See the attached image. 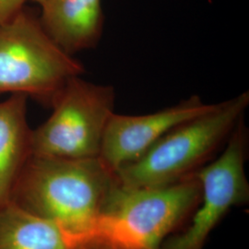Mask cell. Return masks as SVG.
Returning <instances> with one entry per match:
<instances>
[{
	"instance_id": "obj_8",
	"label": "cell",
	"mask_w": 249,
	"mask_h": 249,
	"mask_svg": "<svg viewBox=\"0 0 249 249\" xmlns=\"http://www.w3.org/2000/svg\"><path fill=\"white\" fill-rule=\"evenodd\" d=\"M41 23L53 41L71 54L96 47L103 35L102 0H46Z\"/></svg>"
},
{
	"instance_id": "obj_10",
	"label": "cell",
	"mask_w": 249,
	"mask_h": 249,
	"mask_svg": "<svg viewBox=\"0 0 249 249\" xmlns=\"http://www.w3.org/2000/svg\"><path fill=\"white\" fill-rule=\"evenodd\" d=\"M84 243L11 201L0 205V249H81Z\"/></svg>"
},
{
	"instance_id": "obj_7",
	"label": "cell",
	"mask_w": 249,
	"mask_h": 249,
	"mask_svg": "<svg viewBox=\"0 0 249 249\" xmlns=\"http://www.w3.org/2000/svg\"><path fill=\"white\" fill-rule=\"evenodd\" d=\"M214 106L192 95L175 106L147 115L114 113L107 124L99 158L116 172L142 157L171 129L209 112Z\"/></svg>"
},
{
	"instance_id": "obj_13",
	"label": "cell",
	"mask_w": 249,
	"mask_h": 249,
	"mask_svg": "<svg viewBox=\"0 0 249 249\" xmlns=\"http://www.w3.org/2000/svg\"><path fill=\"white\" fill-rule=\"evenodd\" d=\"M30 1H33V2H36L37 4H39L40 6L42 5V4H44L46 0H30Z\"/></svg>"
},
{
	"instance_id": "obj_3",
	"label": "cell",
	"mask_w": 249,
	"mask_h": 249,
	"mask_svg": "<svg viewBox=\"0 0 249 249\" xmlns=\"http://www.w3.org/2000/svg\"><path fill=\"white\" fill-rule=\"evenodd\" d=\"M201 186L196 176L161 187L117 183L108 196L95 235L142 249H160L196 212Z\"/></svg>"
},
{
	"instance_id": "obj_12",
	"label": "cell",
	"mask_w": 249,
	"mask_h": 249,
	"mask_svg": "<svg viewBox=\"0 0 249 249\" xmlns=\"http://www.w3.org/2000/svg\"><path fill=\"white\" fill-rule=\"evenodd\" d=\"M29 0H0V25L16 17Z\"/></svg>"
},
{
	"instance_id": "obj_11",
	"label": "cell",
	"mask_w": 249,
	"mask_h": 249,
	"mask_svg": "<svg viewBox=\"0 0 249 249\" xmlns=\"http://www.w3.org/2000/svg\"><path fill=\"white\" fill-rule=\"evenodd\" d=\"M81 249H142L114 240L103 235H95L86 241Z\"/></svg>"
},
{
	"instance_id": "obj_2",
	"label": "cell",
	"mask_w": 249,
	"mask_h": 249,
	"mask_svg": "<svg viewBox=\"0 0 249 249\" xmlns=\"http://www.w3.org/2000/svg\"><path fill=\"white\" fill-rule=\"evenodd\" d=\"M249 106V91L215 104L171 129L138 160L116 172L125 187H161L196 175L223 149Z\"/></svg>"
},
{
	"instance_id": "obj_4",
	"label": "cell",
	"mask_w": 249,
	"mask_h": 249,
	"mask_svg": "<svg viewBox=\"0 0 249 249\" xmlns=\"http://www.w3.org/2000/svg\"><path fill=\"white\" fill-rule=\"evenodd\" d=\"M85 72L84 66L23 10L0 25V93L24 94L51 104L63 86Z\"/></svg>"
},
{
	"instance_id": "obj_5",
	"label": "cell",
	"mask_w": 249,
	"mask_h": 249,
	"mask_svg": "<svg viewBox=\"0 0 249 249\" xmlns=\"http://www.w3.org/2000/svg\"><path fill=\"white\" fill-rule=\"evenodd\" d=\"M116 90L77 76L53 97L50 116L32 130V154L69 159L97 158L115 113Z\"/></svg>"
},
{
	"instance_id": "obj_6",
	"label": "cell",
	"mask_w": 249,
	"mask_h": 249,
	"mask_svg": "<svg viewBox=\"0 0 249 249\" xmlns=\"http://www.w3.org/2000/svg\"><path fill=\"white\" fill-rule=\"evenodd\" d=\"M249 150V130L245 116L232 130L223 152L196 173L201 199L190 224L171 236L160 249H202L207 238L233 206L249 201V184L245 164Z\"/></svg>"
},
{
	"instance_id": "obj_1",
	"label": "cell",
	"mask_w": 249,
	"mask_h": 249,
	"mask_svg": "<svg viewBox=\"0 0 249 249\" xmlns=\"http://www.w3.org/2000/svg\"><path fill=\"white\" fill-rule=\"evenodd\" d=\"M117 183L116 172L99 157L32 154L9 201L87 241L95 235L107 198Z\"/></svg>"
},
{
	"instance_id": "obj_9",
	"label": "cell",
	"mask_w": 249,
	"mask_h": 249,
	"mask_svg": "<svg viewBox=\"0 0 249 249\" xmlns=\"http://www.w3.org/2000/svg\"><path fill=\"white\" fill-rule=\"evenodd\" d=\"M24 94H10L0 102V205L9 202L11 192L32 155V130L27 120Z\"/></svg>"
}]
</instances>
